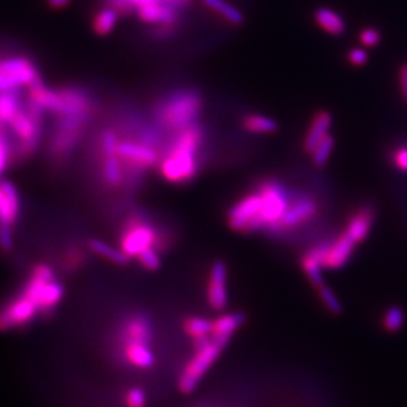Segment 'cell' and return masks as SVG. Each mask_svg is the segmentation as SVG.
<instances>
[{
  "mask_svg": "<svg viewBox=\"0 0 407 407\" xmlns=\"http://www.w3.org/2000/svg\"><path fill=\"white\" fill-rule=\"evenodd\" d=\"M205 142V130L199 123L176 132L171 139L160 165V174L164 180L183 185L188 183L199 171V151Z\"/></svg>",
  "mask_w": 407,
  "mask_h": 407,
  "instance_id": "6da1fadb",
  "label": "cell"
},
{
  "mask_svg": "<svg viewBox=\"0 0 407 407\" xmlns=\"http://www.w3.org/2000/svg\"><path fill=\"white\" fill-rule=\"evenodd\" d=\"M202 96L195 90H178L162 98L153 108L156 123L162 128L178 132L198 123L202 111Z\"/></svg>",
  "mask_w": 407,
  "mask_h": 407,
  "instance_id": "7a4b0ae2",
  "label": "cell"
},
{
  "mask_svg": "<svg viewBox=\"0 0 407 407\" xmlns=\"http://www.w3.org/2000/svg\"><path fill=\"white\" fill-rule=\"evenodd\" d=\"M258 193L263 198V207L258 218L248 228L246 234L268 232L272 235L275 226L284 217L286 210L290 205L292 193H289L284 185L277 180H263L258 185Z\"/></svg>",
  "mask_w": 407,
  "mask_h": 407,
  "instance_id": "3957f363",
  "label": "cell"
},
{
  "mask_svg": "<svg viewBox=\"0 0 407 407\" xmlns=\"http://www.w3.org/2000/svg\"><path fill=\"white\" fill-rule=\"evenodd\" d=\"M227 344L215 340L211 336V340L195 350V355L190 359L186 367L180 372L178 379V389L182 394H191L198 388L199 382L206 376L210 368L218 360Z\"/></svg>",
  "mask_w": 407,
  "mask_h": 407,
  "instance_id": "277c9868",
  "label": "cell"
},
{
  "mask_svg": "<svg viewBox=\"0 0 407 407\" xmlns=\"http://www.w3.org/2000/svg\"><path fill=\"white\" fill-rule=\"evenodd\" d=\"M41 79L36 65L25 56H11L0 59V93L28 87Z\"/></svg>",
  "mask_w": 407,
  "mask_h": 407,
  "instance_id": "5b68a950",
  "label": "cell"
},
{
  "mask_svg": "<svg viewBox=\"0 0 407 407\" xmlns=\"http://www.w3.org/2000/svg\"><path fill=\"white\" fill-rule=\"evenodd\" d=\"M157 229L142 218L130 219L120 235V249L130 258L137 257L147 248H157Z\"/></svg>",
  "mask_w": 407,
  "mask_h": 407,
  "instance_id": "8992f818",
  "label": "cell"
},
{
  "mask_svg": "<svg viewBox=\"0 0 407 407\" xmlns=\"http://www.w3.org/2000/svg\"><path fill=\"white\" fill-rule=\"evenodd\" d=\"M318 211L319 206L315 199L302 193H293L290 205L286 210L284 217L275 226L272 235H281L287 231L302 227L316 218Z\"/></svg>",
  "mask_w": 407,
  "mask_h": 407,
  "instance_id": "52a82bcc",
  "label": "cell"
},
{
  "mask_svg": "<svg viewBox=\"0 0 407 407\" xmlns=\"http://www.w3.org/2000/svg\"><path fill=\"white\" fill-rule=\"evenodd\" d=\"M116 154L133 177L160 162L156 148L140 140H119Z\"/></svg>",
  "mask_w": 407,
  "mask_h": 407,
  "instance_id": "ba28073f",
  "label": "cell"
},
{
  "mask_svg": "<svg viewBox=\"0 0 407 407\" xmlns=\"http://www.w3.org/2000/svg\"><path fill=\"white\" fill-rule=\"evenodd\" d=\"M40 314L38 306L20 293L0 309V331H10L33 322Z\"/></svg>",
  "mask_w": 407,
  "mask_h": 407,
  "instance_id": "9c48e42d",
  "label": "cell"
},
{
  "mask_svg": "<svg viewBox=\"0 0 407 407\" xmlns=\"http://www.w3.org/2000/svg\"><path fill=\"white\" fill-rule=\"evenodd\" d=\"M263 207V198L258 190L251 191L237 200L228 210L227 224L232 231L246 234L248 228L258 218Z\"/></svg>",
  "mask_w": 407,
  "mask_h": 407,
  "instance_id": "30bf717a",
  "label": "cell"
},
{
  "mask_svg": "<svg viewBox=\"0 0 407 407\" xmlns=\"http://www.w3.org/2000/svg\"><path fill=\"white\" fill-rule=\"evenodd\" d=\"M228 269L223 260H217L210 268L207 302L214 311H223L228 306Z\"/></svg>",
  "mask_w": 407,
  "mask_h": 407,
  "instance_id": "8fae6325",
  "label": "cell"
},
{
  "mask_svg": "<svg viewBox=\"0 0 407 407\" xmlns=\"http://www.w3.org/2000/svg\"><path fill=\"white\" fill-rule=\"evenodd\" d=\"M137 18L147 23L157 27H166V28H176L178 19H180V8L173 6L168 1H157L142 6L136 10Z\"/></svg>",
  "mask_w": 407,
  "mask_h": 407,
  "instance_id": "7c38bea8",
  "label": "cell"
},
{
  "mask_svg": "<svg viewBox=\"0 0 407 407\" xmlns=\"http://www.w3.org/2000/svg\"><path fill=\"white\" fill-rule=\"evenodd\" d=\"M153 324L145 314H134L125 319L122 328L119 340L120 345L124 344H147L151 345L153 341Z\"/></svg>",
  "mask_w": 407,
  "mask_h": 407,
  "instance_id": "4fadbf2b",
  "label": "cell"
},
{
  "mask_svg": "<svg viewBox=\"0 0 407 407\" xmlns=\"http://www.w3.org/2000/svg\"><path fill=\"white\" fill-rule=\"evenodd\" d=\"M356 243L344 231L331 240L324 257L323 268L327 270H339L347 265L355 253Z\"/></svg>",
  "mask_w": 407,
  "mask_h": 407,
  "instance_id": "5bb4252c",
  "label": "cell"
},
{
  "mask_svg": "<svg viewBox=\"0 0 407 407\" xmlns=\"http://www.w3.org/2000/svg\"><path fill=\"white\" fill-rule=\"evenodd\" d=\"M330 243L331 240H323L316 246H313L311 249H309L306 253H303L301 257V268L306 277L309 278L310 284L313 285L315 289L324 285V277L322 273V269H324L323 263H324V257H326Z\"/></svg>",
  "mask_w": 407,
  "mask_h": 407,
  "instance_id": "9a60e30c",
  "label": "cell"
},
{
  "mask_svg": "<svg viewBox=\"0 0 407 407\" xmlns=\"http://www.w3.org/2000/svg\"><path fill=\"white\" fill-rule=\"evenodd\" d=\"M376 222V212L370 206H362L350 214L344 232L356 243L360 244L367 240Z\"/></svg>",
  "mask_w": 407,
  "mask_h": 407,
  "instance_id": "2e32d148",
  "label": "cell"
},
{
  "mask_svg": "<svg viewBox=\"0 0 407 407\" xmlns=\"http://www.w3.org/2000/svg\"><path fill=\"white\" fill-rule=\"evenodd\" d=\"M332 125V116L328 111H318L314 115L313 120L307 130V133L303 140V149L306 153L311 154L316 145L330 133Z\"/></svg>",
  "mask_w": 407,
  "mask_h": 407,
  "instance_id": "e0dca14e",
  "label": "cell"
},
{
  "mask_svg": "<svg viewBox=\"0 0 407 407\" xmlns=\"http://www.w3.org/2000/svg\"><path fill=\"white\" fill-rule=\"evenodd\" d=\"M0 186L4 193V202L0 207V224L13 226L20 215V195L19 191L13 182L8 180H0Z\"/></svg>",
  "mask_w": 407,
  "mask_h": 407,
  "instance_id": "ac0fdd59",
  "label": "cell"
},
{
  "mask_svg": "<svg viewBox=\"0 0 407 407\" xmlns=\"http://www.w3.org/2000/svg\"><path fill=\"white\" fill-rule=\"evenodd\" d=\"M246 316L244 313L223 314L214 321L212 327V338L215 340L227 344L231 338L239 331V328L246 323Z\"/></svg>",
  "mask_w": 407,
  "mask_h": 407,
  "instance_id": "d6986e66",
  "label": "cell"
},
{
  "mask_svg": "<svg viewBox=\"0 0 407 407\" xmlns=\"http://www.w3.org/2000/svg\"><path fill=\"white\" fill-rule=\"evenodd\" d=\"M124 360L128 365H132L137 369H151L156 364V357L151 345L147 344H124L120 345Z\"/></svg>",
  "mask_w": 407,
  "mask_h": 407,
  "instance_id": "ffe728a7",
  "label": "cell"
},
{
  "mask_svg": "<svg viewBox=\"0 0 407 407\" xmlns=\"http://www.w3.org/2000/svg\"><path fill=\"white\" fill-rule=\"evenodd\" d=\"M87 246H88V249H90L91 252H94L95 255L105 258V260L113 263L115 265H128L130 261H131V258L127 256L120 248H115V246L108 244V243H105V241L101 240V239H95V237L90 239V240L87 241Z\"/></svg>",
  "mask_w": 407,
  "mask_h": 407,
  "instance_id": "44dd1931",
  "label": "cell"
},
{
  "mask_svg": "<svg viewBox=\"0 0 407 407\" xmlns=\"http://www.w3.org/2000/svg\"><path fill=\"white\" fill-rule=\"evenodd\" d=\"M318 25L332 36H341L345 32V21L340 15L327 7H321L314 13Z\"/></svg>",
  "mask_w": 407,
  "mask_h": 407,
  "instance_id": "7402d4cb",
  "label": "cell"
},
{
  "mask_svg": "<svg viewBox=\"0 0 407 407\" xmlns=\"http://www.w3.org/2000/svg\"><path fill=\"white\" fill-rule=\"evenodd\" d=\"M24 101L20 88L0 93V123L6 125L10 123L11 119L24 105Z\"/></svg>",
  "mask_w": 407,
  "mask_h": 407,
  "instance_id": "603a6c76",
  "label": "cell"
},
{
  "mask_svg": "<svg viewBox=\"0 0 407 407\" xmlns=\"http://www.w3.org/2000/svg\"><path fill=\"white\" fill-rule=\"evenodd\" d=\"M64 286L57 278L49 281L42 289L41 298H40V311L41 314H50L64 298Z\"/></svg>",
  "mask_w": 407,
  "mask_h": 407,
  "instance_id": "cb8c5ba5",
  "label": "cell"
},
{
  "mask_svg": "<svg viewBox=\"0 0 407 407\" xmlns=\"http://www.w3.org/2000/svg\"><path fill=\"white\" fill-rule=\"evenodd\" d=\"M212 327L214 321L202 316H190L183 324L185 332L193 339L194 344L210 339L212 335Z\"/></svg>",
  "mask_w": 407,
  "mask_h": 407,
  "instance_id": "d4e9b609",
  "label": "cell"
},
{
  "mask_svg": "<svg viewBox=\"0 0 407 407\" xmlns=\"http://www.w3.org/2000/svg\"><path fill=\"white\" fill-rule=\"evenodd\" d=\"M102 177L105 185L110 188L122 186L124 180L123 162L120 161L117 154L105 156L102 164Z\"/></svg>",
  "mask_w": 407,
  "mask_h": 407,
  "instance_id": "484cf974",
  "label": "cell"
},
{
  "mask_svg": "<svg viewBox=\"0 0 407 407\" xmlns=\"http://www.w3.org/2000/svg\"><path fill=\"white\" fill-rule=\"evenodd\" d=\"M119 20V12L107 6L95 13L93 19V29L99 36H105L114 30Z\"/></svg>",
  "mask_w": 407,
  "mask_h": 407,
  "instance_id": "4316f807",
  "label": "cell"
},
{
  "mask_svg": "<svg viewBox=\"0 0 407 407\" xmlns=\"http://www.w3.org/2000/svg\"><path fill=\"white\" fill-rule=\"evenodd\" d=\"M157 1H168L173 6H176L177 8L182 10L189 6L190 0H107L110 7H113L117 12H122L124 15H130L142 6L149 4V3H157Z\"/></svg>",
  "mask_w": 407,
  "mask_h": 407,
  "instance_id": "83f0119b",
  "label": "cell"
},
{
  "mask_svg": "<svg viewBox=\"0 0 407 407\" xmlns=\"http://www.w3.org/2000/svg\"><path fill=\"white\" fill-rule=\"evenodd\" d=\"M202 3L234 25H241L244 23L243 12L237 10L235 6L229 4L226 0H202Z\"/></svg>",
  "mask_w": 407,
  "mask_h": 407,
  "instance_id": "f1b7e54d",
  "label": "cell"
},
{
  "mask_svg": "<svg viewBox=\"0 0 407 407\" xmlns=\"http://www.w3.org/2000/svg\"><path fill=\"white\" fill-rule=\"evenodd\" d=\"M243 127L251 133H273L278 131V123L275 119H270L264 115H246L243 119Z\"/></svg>",
  "mask_w": 407,
  "mask_h": 407,
  "instance_id": "f546056e",
  "label": "cell"
},
{
  "mask_svg": "<svg viewBox=\"0 0 407 407\" xmlns=\"http://www.w3.org/2000/svg\"><path fill=\"white\" fill-rule=\"evenodd\" d=\"M406 322V314L399 306H390L382 315V328L389 333L401 331Z\"/></svg>",
  "mask_w": 407,
  "mask_h": 407,
  "instance_id": "4dcf8cb0",
  "label": "cell"
},
{
  "mask_svg": "<svg viewBox=\"0 0 407 407\" xmlns=\"http://www.w3.org/2000/svg\"><path fill=\"white\" fill-rule=\"evenodd\" d=\"M333 147H335V139H333V136H332L331 133H328V134L323 139L322 142L316 145V148H315L313 153L310 154L314 165L318 166V168L324 166V165L328 162V160H330V157H331Z\"/></svg>",
  "mask_w": 407,
  "mask_h": 407,
  "instance_id": "1f68e13d",
  "label": "cell"
},
{
  "mask_svg": "<svg viewBox=\"0 0 407 407\" xmlns=\"http://www.w3.org/2000/svg\"><path fill=\"white\" fill-rule=\"evenodd\" d=\"M318 297L321 299V302L324 304V307L333 314V315H339L343 313V304H341L340 299L338 298V295L332 290L330 286L324 284L321 287L316 289Z\"/></svg>",
  "mask_w": 407,
  "mask_h": 407,
  "instance_id": "d6a6232c",
  "label": "cell"
},
{
  "mask_svg": "<svg viewBox=\"0 0 407 407\" xmlns=\"http://www.w3.org/2000/svg\"><path fill=\"white\" fill-rule=\"evenodd\" d=\"M137 260L140 265L149 272H157L161 268V255H160V251L154 246L142 251V253L137 256Z\"/></svg>",
  "mask_w": 407,
  "mask_h": 407,
  "instance_id": "836d02e7",
  "label": "cell"
},
{
  "mask_svg": "<svg viewBox=\"0 0 407 407\" xmlns=\"http://www.w3.org/2000/svg\"><path fill=\"white\" fill-rule=\"evenodd\" d=\"M117 142H119V137H117L114 130L107 128L103 131V133L101 134V139H99V147H101V151H102L103 157L116 154Z\"/></svg>",
  "mask_w": 407,
  "mask_h": 407,
  "instance_id": "e575fe53",
  "label": "cell"
},
{
  "mask_svg": "<svg viewBox=\"0 0 407 407\" xmlns=\"http://www.w3.org/2000/svg\"><path fill=\"white\" fill-rule=\"evenodd\" d=\"M127 407H145L147 406V394L142 388L133 386L127 391L125 396Z\"/></svg>",
  "mask_w": 407,
  "mask_h": 407,
  "instance_id": "d590c367",
  "label": "cell"
},
{
  "mask_svg": "<svg viewBox=\"0 0 407 407\" xmlns=\"http://www.w3.org/2000/svg\"><path fill=\"white\" fill-rule=\"evenodd\" d=\"M361 44L364 47H377L381 41V33L379 29L376 28H364L360 33Z\"/></svg>",
  "mask_w": 407,
  "mask_h": 407,
  "instance_id": "8d00e7d4",
  "label": "cell"
},
{
  "mask_svg": "<svg viewBox=\"0 0 407 407\" xmlns=\"http://www.w3.org/2000/svg\"><path fill=\"white\" fill-rule=\"evenodd\" d=\"M13 248V232L12 227L7 224H0V249L11 252Z\"/></svg>",
  "mask_w": 407,
  "mask_h": 407,
  "instance_id": "74e56055",
  "label": "cell"
},
{
  "mask_svg": "<svg viewBox=\"0 0 407 407\" xmlns=\"http://www.w3.org/2000/svg\"><path fill=\"white\" fill-rule=\"evenodd\" d=\"M348 59H350L352 65L362 67V65H365L368 62L369 56H368V53L364 49L353 47V49H350V53H348Z\"/></svg>",
  "mask_w": 407,
  "mask_h": 407,
  "instance_id": "f35d334b",
  "label": "cell"
},
{
  "mask_svg": "<svg viewBox=\"0 0 407 407\" xmlns=\"http://www.w3.org/2000/svg\"><path fill=\"white\" fill-rule=\"evenodd\" d=\"M394 166L399 171H407V147H399L391 154Z\"/></svg>",
  "mask_w": 407,
  "mask_h": 407,
  "instance_id": "ab89813d",
  "label": "cell"
},
{
  "mask_svg": "<svg viewBox=\"0 0 407 407\" xmlns=\"http://www.w3.org/2000/svg\"><path fill=\"white\" fill-rule=\"evenodd\" d=\"M399 86L401 94L407 102V64H403L399 69Z\"/></svg>",
  "mask_w": 407,
  "mask_h": 407,
  "instance_id": "60d3db41",
  "label": "cell"
},
{
  "mask_svg": "<svg viewBox=\"0 0 407 407\" xmlns=\"http://www.w3.org/2000/svg\"><path fill=\"white\" fill-rule=\"evenodd\" d=\"M47 3L50 8L61 10V8L67 7L71 3V0H47Z\"/></svg>",
  "mask_w": 407,
  "mask_h": 407,
  "instance_id": "b9f144b4",
  "label": "cell"
},
{
  "mask_svg": "<svg viewBox=\"0 0 407 407\" xmlns=\"http://www.w3.org/2000/svg\"><path fill=\"white\" fill-rule=\"evenodd\" d=\"M3 202H4V193H3V190H1V186H0V207H1Z\"/></svg>",
  "mask_w": 407,
  "mask_h": 407,
  "instance_id": "7bdbcfd3",
  "label": "cell"
}]
</instances>
